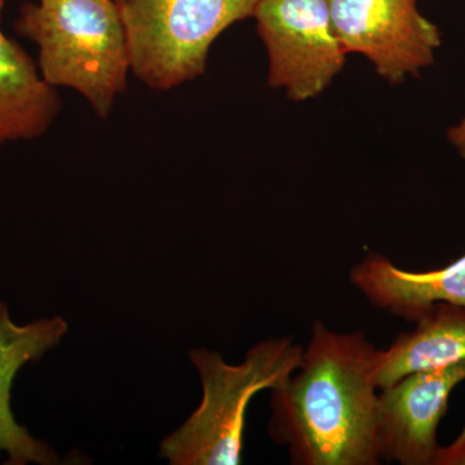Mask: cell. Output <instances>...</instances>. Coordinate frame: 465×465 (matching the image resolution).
Here are the masks:
<instances>
[{
  "mask_svg": "<svg viewBox=\"0 0 465 465\" xmlns=\"http://www.w3.org/2000/svg\"><path fill=\"white\" fill-rule=\"evenodd\" d=\"M3 5H5V0H0V14H2Z\"/></svg>",
  "mask_w": 465,
  "mask_h": 465,
  "instance_id": "5bb4252c",
  "label": "cell"
},
{
  "mask_svg": "<svg viewBox=\"0 0 465 465\" xmlns=\"http://www.w3.org/2000/svg\"><path fill=\"white\" fill-rule=\"evenodd\" d=\"M401 333L390 347L379 349L375 382L379 391L414 372L465 362V308L439 302Z\"/></svg>",
  "mask_w": 465,
  "mask_h": 465,
  "instance_id": "30bf717a",
  "label": "cell"
},
{
  "mask_svg": "<svg viewBox=\"0 0 465 465\" xmlns=\"http://www.w3.org/2000/svg\"><path fill=\"white\" fill-rule=\"evenodd\" d=\"M378 351L362 331L312 326L302 362L272 391L269 434L298 465H376Z\"/></svg>",
  "mask_w": 465,
  "mask_h": 465,
  "instance_id": "6da1fadb",
  "label": "cell"
},
{
  "mask_svg": "<svg viewBox=\"0 0 465 465\" xmlns=\"http://www.w3.org/2000/svg\"><path fill=\"white\" fill-rule=\"evenodd\" d=\"M448 140L461 158L465 159V118L448 130Z\"/></svg>",
  "mask_w": 465,
  "mask_h": 465,
  "instance_id": "4fadbf2b",
  "label": "cell"
},
{
  "mask_svg": "<svg viewBox=\"0 0 465 465\" xmlns=\"http://www.w3.org/2000/svg\"><path fill=\"white\" fill-rule=\"evenodd\" d=\"M465 381V362L414 372L381 390L378 434L381 460L434 465L439 425L450 396Z\"/></svg>",
  "mask_w": 465,
  "mask_h": 465,
  "instance_id": "52a82bcc",
  "label": "cell"
},
{
  "mask_svg": "<svg viewBox=\"0 0 465 465\" xmlns=\"http://www.w3.org/2000/svg\"><path fill=\"white\" fill-rule=\"evenodd\" d=\"M21 35L39 48V72L52 87L73 88L106 118L131 70L115 0H39L21 8Z\"/></svg>",
  "mask_w": 465,
  "mask_h": 465,
  "instance_id": "7a4b0ae2",
  "label": "cell"
},
{
  "mask_svg": "<svg viewBox=\"0 0 465 465\" xmlns=\"http://www.w3.org/2000/svg\"><path fill=\"white\" fill-rule=\"evenodd\" d=\"M258 0H125L121 5L131 72L167 91L206 72L213 42L253 16Z\"/></svg>",
  "mask_w": 465,
  "mask_h": 465,
  "instance_id": "277c9868",
  "label": "cell"
},
{
  "mask_svg": "<svg viewBox=\"0 0 465 465\" xmlns=\"http://www.w3.org/2000/svg\"><path fill=\"white\" fill-rule=\"evenodd\" d=\"M67 329L66 321L58 316L17 324L12 320L8 305L0 300V454L7 457L5 464L60 463L47 443L36 440L17 423L12 412L11 391L17 372L57 347Z\"/></svg>",
  "mask_w": 465,
  "mask_h": 465,
  "instance_id": "ba28073f",
  "label": "cell"
},
{
  "mask_svg": "<svg viewBox=\"0 0 465 465\" xmlns=\"http://www.w3.org/2000/svg\"><path fill=\"white\" fill-rule=\"evenodd\" d=\"M253 18L268 54V84L290 100L314 99L344 69L327 0H258Z\"/></svg>",
  "mask_w": 465,
  "mask_h": 465,
  "instance_id": "5b68a950",
  "label": "cell"
},
{
  "mask_svg": "<svg viewBox=\"0 0 465 465\" xmlns=\"http://www.w3.org/2000/svg\"><path fill=\"white\" fill-rule=\"evenodd\" d=\"M351 282L375 307L416 321L439 302L465 308V255L437 271L409 272L370 253L351 268Z\"/></svg>",
  "mask_w": 465,
  "mask_h": 465,
  "instance_id": "9c48e42d",
  "label": "cell"
},
{
  "mask_svg": "<svg viewBox=\"0 0 465 465\" xmlns=\"http://www.w3.org/2000/svg\"><path fill=\"white\" fill-rule=\"evenodd\" d=\"M344 51L365 56L391 84L418 76L436 61L439 26L421 14L419 0H327Z\"/></svg>",
  "mask_w": 465,
  "mask_h": 465,
  "instance_id": "8992f818",
  "label": "cell"
},
{
  "mask_svg": "<svg viewBox=\"0 0 465 465\" xmlns=\"http://www.w3.org/2000/svg\"><path fill=\"white\" fill-rule=\"evenodd\" d=\"M60 109V97L39 67L0 32V143L41 137Z\"/></svg>",
  "mask_w": 465,
  "mask_h": 465,
  "instance_id": "8fae6325",
  "label": "cell"
},
{
  "mask_svg": "<svg viewBox=\"0 0 465 465\" xmlns=\"http://www.w3.org/2000/svg\"><path fill=\"white\" fill-rule=\"evenodd\" d=\"M116 3H118V5H122V3H124L125 0H115Z\"/></svg>",
  "mask_w": 465,
  "mask_h": 465,
  "instance_id": "9a60e30c",
  "label": "cell"
},
{
  "mask_svg": "<svg viewBox=\"0 0 465 465\" xmlns=\"http://www.w3.org/2000/svg\"><path fill=\"white\" fill-rule=\"evenodd\" d=\"M434 465H465V428L451 445L440 446Z\"/></svg>",
  "mask_w": 465,
  "mask_h": 465,
  "instance_id": "7c38bea8",
  "label": "cell"
},
{
  "mask_svg": "<svg viewBox=\"0 0 465 465\" xmlns=\"http://www.w3.org/2000/svg\"><path fill=\"white\" fill-rule=\"evenodd\" d=\"M304 347L291 338L260 341L240 365L226 363L217 351L193 349L203 397L188 420L161 442V455L173 465H238L251 400L277 390L302 362Z\"/></svg>",
  "mask_w": 465,
  "mask_h": 465,
  "instance_id": "3957f363",
  "label": "cell"
}]
</instances>
